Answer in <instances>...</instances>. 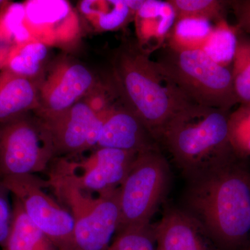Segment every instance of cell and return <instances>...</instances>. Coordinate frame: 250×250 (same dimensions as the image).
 Returning a JSON list of instances; mask_svg holds the SVG:
<instances>
[{
    "label": "cell",
    "instance_id": "1",
    "mask_svg": "<svg viewBox=\"0 0 250 250\" xmlns=\"http://www.w3.org/2000/svg\"><path fill=\"white\" fill-rule=\"evenodd\" d=\"M238 160L189 182L184 208L221 250L250 242V172Z\"/></svg>",
    "mask_w": 250,
    "mask_h": 250
},
{
    "label": "cell",
    "instance_id": "2",
    "mask_svg": "<svg viewBox=\"0 0 250 250\" xmlns=\"http://www.w3.org/2000/svg\"><path fill=\"white\" fill-rule=\"evenodd\" d=\"M229 111L190 103L161 129L162 143L188 182L240 160L229 137Z\"/></svg>",
    "mask_w": 250,
    "mask_h": 250
},
{
    "label": "cell",
    "instance_id": "3",
    "mask_svg": "<svg viewBox=\"0 0 250 250\" xmlns=\"http://www.w3.org/2000/svg\"><path fill=\"white\" fill-rule=\"evenodd\" d=\"M110 82L123 104L142 120L157 141L171 117L191 103L136 41H125L116 49Z\"/></svg>",
    "mask_w": 250,
    "mask_h": 250
},
{
    "label": "cell",
    "instance_id": "4",
    "mask_svg": "<svg viewBox=\"0 0 250 250\" xmlns=\"http://www.w3.org/2000/svg\"><path fill=\"white\" fill-rule=\"evenodd\" d=\"M155 63L191 103L227 111L238 104L231 68L217 63L202 49L164 47Z\"/></svg>",
    "mask_w": 250,
    "mask_h": 250
},
{
    "label": "cell",
    "instance_id": "5",
    "mask_svg": "<svg viewBox=\"0 0 250 250\" xmlns=\"http://www.w3.org/2000/svg\"><path fill=\"white\" fill-rule=\"evenodd\" d=\"M48 174L49 188L73 217L74 250H107L119 225V189L95 196L82 191L66 177Z\"/></svg>",
    "mask_w": 250,
    "mask_h": 250
},
{
    "label": "cell",
    "instance_id": "6",
    "mask_svg": "<svg viewBox=\"0 0 250 250\" xmlns=\"http://www.w3.org/2000/svg\"><path fill=\"white\" fill-rule=\"evenodd\" d=\"M171 179L170 165L160 149L138 154L118 192L120 220L117 232L150 225L167 196Z\"/></svg>",
    "mask_w": 250,
    "mask_h": 250
},
{
    "label": "cell",
    "instance_id": "7",
    "mask_svg": "<svg viewBox=\"0 0 250 250\" xmlns=\"http://www.w3.org/2000/svg\"><path fill=\"white\" fill-rule=\"evenodd\" d=\"M56 158L48 128L34 112L0 123V179L45 172Z\"/></svg>",
    "mask_w": 250,
    "mask_h": 250
},
{
    "label": "cell",
    "instance_id": "8",
    "mask_svg": "<svg viewBox=\"0 0 250 250\" xmlns=\"http://www.w3.org/2000/svg\"><path fill=\"white\" fill-rule=\"evenodd\" d=\"M138 154L111 148H95L85 158H56L48 171L70 179L85 193L106 196L120 188Z\"/></svg>",
    "mask_w": 250,
    "mask_h": 250
},
{
    "label": "cell",
    "instance_id": "9",
    "mask_svg": "<svg viewBox=\"0 0 250 250\" xmlns=\"http://www.w3.org/2000/svg\"><path fill=\"white\" fill-rule=\"evenodd\" d=\"M17 198L31 222L48 237L59 250H74L73 217L51 196L47 179L36 174L1 179Z\"/></svg>",
    "mask_w": 250,
    "mask_h": 250
},
{
    "label": "cell",
    "instance_id": "10",
    "mask_svg": "<svg viewBox=\"0 0 250 250\" xmlns=\"http://www.w3.org/2000/svg\"><path fill=\"white\" fill-rule=\"evenodd\" d=\"M99 86L93 72L71 59L59 60L38 82V106L34 111L42 120L67 111Z\"/></svg>",
    "mask_w": 250,
    "mask_h": 250
},
{
    "label": "cell",
    "instance_id": "11",
    "mask_svg": "<svg viewBox=\"0 0 250 250\" xmlns=\"http://www.w3.org/2000/svg\"><path fill=\"white\" fill-rule=\"evenodd\" d=\"M106 110L97 111L85 98L58 116L42 120L52 136L57 158L78 157L95 149Z\"/></svg>",
    "mask_w": 250,
    "mask_h": 250
},
{
    "label": "cell",
    "instance_id": "12",
    "mask_svg": "<svg viewBox=\"0 0 250 250\" xmlns=\"http://www.w3.org/2000/svg\"><path fill=\"white\" fill-rule=\"evenodd\" d=\"M98 147L136 154L159 149V142L149 128L119 99L105 111Z\"/></svg>",
    "mask_w": 250,
    "mask_h": 250
},
{
    "label": "cell",
    "instance_id": "13",
    "mask_svg": "<svg viewBox=\"0 0 250 250\" xmlns=\"http://www.w3.org/2000/svg\"><path fill=\"white\" fill-rule=\"evenodd\" d=\"M152 226L156 250H221L201 225L182 208H167L160 221Z\"/></svg>",
    "mask_w": 250,
    "mask_h": 250
},
{
    "label": "cell",
    "instance_id": "14",
    "mask_svg": "<svg viewBox=\"0 0 250 250\" xmlns=\"http://www.w3.org/2000/svg\"><path fill=\"white\" fill-rule=\"evenodd\" d=\"M137 42L147 55L164 48L176 21L173 8L167 0H144L135 14Z\"/></svg>",
    "mask_w": 250,
    "mask_h": 250
},
{
    "label": "cell",
    "instance_id": "15",
    "mask_svg": "<svg viewBox=\"0 0 250 250\" xmlns=\"http://www.w3.org/2000/svg\"><path fill=\"white\" fill-rule=\"evenodd\" d=\"M37 106V81L0 71V123L34 112Z\"/></svg>",
    "mask_w": 250,
    "mask_h": 250
},
{
    "label": "cell",
    "instance_id": "16",
    "mask_svg": "<svg viewBox=\"0 0 250 250\" xmlns=\"http://www.w3.org/2000/svg\"><path fill=\"white\" fill-rule=\"evenodd\" d=\"M48 54L45 42L33 39L13 46L3 69L18 76L39 82L45 71L44 66Z\"/></svg>",
    "mask_w": 250,
    "mask_h": 250
},
{
    "label": "cell",
    "instance_id": "17",
    "mask_svg": "<svg viewBox=\"0 0 250 250\" xmlns=\"http://www.w3.org/2000/svg\"><path fill=\"white\" fill-rule=\"evenodd\" d=\"M14 221L3 250H59L45 233L28 218L21 202L14 197Z\"/></svg>",
    "mask_w": 250,
    "mask_h": 250
},
{
    "label": "cell",
    "instance_id": "18",
    "mask_svg": "<svg viewBox=\"0 0 250 250\" xmlns=\"http://www.w3.org/2000/svg\"><path fill=\"white\" fill-rule=\"evenodd\" d=\"M80 10L100 31L118 30L134 20L136 14L126 0H85L81 3Z\"/></svg>",
    "mask_w": 250,
    "mask_h": 250
},
{
    "label": "cell",
    "instance_id": "19",
    "mask_svg": "<svg viewBox=\"0 0 250 250\" xmlns=\"http://www.w3.org/2000/svg\"><path fill=\"white\" fill-rule=\"evenodd\" d=\"M213 25L214 24L206 20L177 19L165 47L176 51L202 49L208 41Z\"/></svg>",
    "mask_w": 250,
    "mask_h": 250
},
{
    "label": "cell",
    "instance_id": "20",
    "mask_svg": "<svg viewBox=\"0 0 250 250\" xmlns=\"http://www.w3.org/2000/svg\"><path fill=\"white\" fill-rule=\"evenodd\" d=\"M238 29L223 20L215 23L202 50L224 67L232 66L236 54Z\"/></svg>",
    "mask_w": 250,
    "mask_h": 250
},
{
    "label": "cell",
    "instance_id": "21",
    "mask_svg": "<svg viewBox=\"0 0 250 250\" xmlns=\"http://www.w3.org/2000/svg\"><path fill=\"white\" fill-rule=\"evenodd\" d=\"M231 75L238 104L250 106V36L239 29Z\"/></svg>",
    "mask_w": 250,
    "mask_h": 250
},
{
    "label": "cell",
    "instance_id": "22",
    "mask_svg": "<svg viewBox=\"0 0 250 250\" xmlns=\"http://www.w3.org/2000/svg\"><path fill=\"white\" fill-rule=\"evenodd\" d=\"M176 20L195 18L215 23L226 20L229 1L223 0H167Z\"/></svg>",
    "mask_w": 250,
    "mask_h": 250
},
{
    "label": "cell",
    "instance_id": "23",
    "mask_svg": "<svg viewBox=\"0 0 250 250\" xmlns=\"http://www.w3.org/2000/svg\"><path fill=\"white\" fill-rule=\"evenodd\" d=\"M229 137L233 152L240 160L250 156V106L240 105L230 113Z\"/></svg>",
    "mask_w": 250,
    "mask_h": 250
},
{
    "label": "cell",
    "instance_id": "24",
    "mask_svg": "<svg viewBox=\"0 0 250 250\" xmlns=\"http://www.w3.org/2000/svg\"><path fill=\"white\" fill-rule=\"evenodd\" d=\"M24 4L26 24L30 32L33 27L59 22L66 17L70 11L65 1H28Z\"/></svg>",
    "mask_w": 250,
    "mask_h": 250
},
{
    "label": "cell",
    "instance_id": "25",
    "mask_svg": "<svg viewBox=\"0 0 250 250\" xmlns=\"http://www.w3.org/2000/svg\"><path fill=\"white\" fill-rule=\"evenodd\" d=\"M107 250H156L152 225L118 231Z\"/></svg>",
    "mask_w": 250,
    "mask_h": 250
},
{
    "label": "cell",
    "instance_id": "26",
    "mask_svg": "<svg viewBox=\"0 0 250 250\" xmlns=\"http://www.w3.org/2000/svg\"><path fill=\"white\" fill-rule=\"evenodd\" d=\"M8 188L0 179V246H4L14 221V208L11 205Z\"/></svg>",
    "mask_w": 250,
    "mask_h": 250
},
{
    "label": "cell",
    "instance_id": "27",
    "mask_svg": "<svg viewBox=\"0 0 250 250\" xmlns=\"http://www.w3.org/2000/svg\"><path fill=\"white\" fill-rule=\"evenodd\" d=\"M229 4L236 18V27L250 36V0H231Z\"/></svg>",
    "mask_w": 250,
    "mask_h": 250
},
{
    "label": "cell",
    "instance_id": "28",
    "mask_svg": "<svg viewBox=\"0 0 250 250\" xmlns=\"http://www.w3.org/2000/svg\"><path fill=\"white\" fill-rule=\"evenodd\" d=\"M11 47H12L5 42L1 36V32H0V71L4 67L5 62H6V59L7 58L8 54H9Z\"/></svg>",
    "mask_w": 250,
    "mask_h": 250
},
{
    "label": "cell",
    "instance_id": "29",
    "mask_svg": "<svg viewBox=\"0 0 250 250\" xmlns=\"http://www.w3.org/2000/svg\"><path fill=\"white\" fill-rule=\"evenodd\" d=\"M9 2V1H2V0H0V11L2 10L3 8L5 6H6V4Z\"/></svg>",
    "mask_w": 250,
    "mask_h": 250
},
{
    "label": "cell",
    "instance_id": "30",
    "mask_svg": "<svg viewBox=\"0 0 250 250\" xmlns=\"http://www.w3.org/2000/svg\"></svg>",
    "mask_w": 250,
    "mask_h": 250
}]
</instances>
